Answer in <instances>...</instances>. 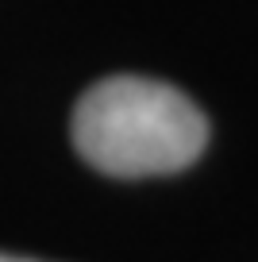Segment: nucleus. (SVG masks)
I'll use <instances>...</instances> for the list:
<instances>
[{"mask_svg": "<svg viewBox=\"0 0 258 262\" xmlns=\"http://www.w3.org/2000/svg\"><path fill=\"white\" fill-rule=\"evenodd\" d=\"M73 147L108 178H162L193 166L208 120L181 89L154 77H104L73 108Z\"/></svg>", "mask_w": 258, "mask_h": 262, "instance_id": "nucleus-1", "label": "nucleus"}, {"mask_svg": "<svg viewBox=\"0 0 258 262\" xmlns=\"http://www.w3.org/2000/svg\"><path fill=\"white\" fill-rule=\"evenodd\" d=\"M0 262H39V258H24V254H4L0 251Z\"/></svg>", "mask_w": 258, "mask_h": 262, "instance_id": "nucleus-2", "label": "nucleus"}]
</instances>
